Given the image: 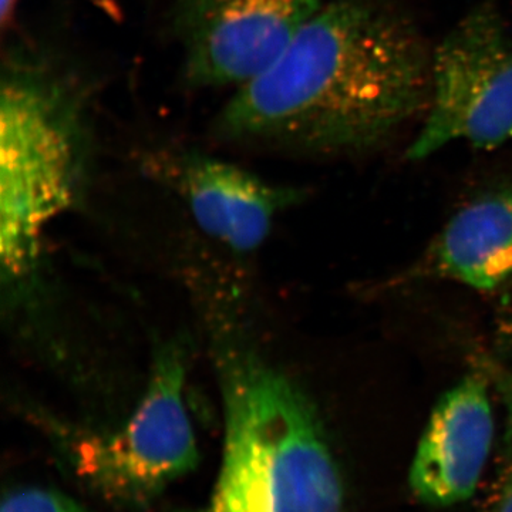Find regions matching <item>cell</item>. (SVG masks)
Segmentation results:
<instances>
[{"label": "cell", "mask_w": 512, "mask_h": 512, "mask_svg": "<svg viewBox=\"0 0 512 512\" xmlns=\"http://www.w3.org/2000/svg\"><path fill=\"white\" fill-rule=\"evenodd\" d=\"M19 2L20 0H0V22L3 29L8 28L13 22Z\"/></svg>", "instance_id": "12"}, {"label": "cell", "mask_w": 512, "mask_h": 512, "mask_svg": "<svg viewBox=\"0 0 512 512\" xmlns=\"http://www.w3.org/2000/svg\"><path fill=\"white\" fill-rule=\"evenodd\" d=\"M224 447L205 512H346L325 431L301 390L252 359L224 375Z\"/></svg>", "instance_id": "3"}, {"label": "cell", "mask_w": 512, "mask_h": 512, "mask_svg": "<svg viewBox=\"0 0 512 512\" xmlns=\"http://www.w3.org/2000/svg\"><path fill=\"white\" fill-rule=\"evenodd\" d=\"M146 163L158 180L181 194L198 227L231 251L261 247L276 214L298 197V191L195 151H160Z\"/></svg>", "instance_id": "7"}, {"label": "cell", "mask_w": 512, "mask_h": 512, "mask_svg": "<svg viewBox=\"0 0 512 512\" xmlns=\"http://www.w3.org/2000/svg\"><path fill=\"white\" fill-rule=\"evenodd\" d=\"M93 87L46 47L15 43L0 76V259L10 278L33 264L43 231L66 210L93 140Z\"/></svg>", "instance_id": "2"}, {"label": "cell", "mask_w": 512, "mask_h": 512, "mask_svg": "<svg viewBox=\"0 0 512 512\" xmlns=\"http://www.w3.org/2000/svg\"><path fill=\"white\" fill-rule=\"evenodd\" d=\"M494 440V414L484 377H464L444 393L421 434L409 483L420 503L467 501L483 476Z\"/></svg>", "instance_id": "8"}, {"label": "cell", "mask_w": 512, "mask_h": 512, "mask_svg": "<svg viewBox=\"0 0 512 512\" xmlns=\"http://www.w3.org/2000/svg\"><path fill=\"white\" fill-rule=\"evenodd\" d=\"M416 274L493 291L512 276V178L491 185L447 222Z\"/></svg>", "instance_id": "9"}, {"label": "cell", "mask_w": 512, "mask_h": 512, "mask_svg": "<svg viewBox=\"0 0 512 512\" xmlns=\"http://www.w3.org/2000/svg\"><path fill=\"white\" fill-rule=\"evenodd\" d=\"M322 0H175L173 26L191 87L244 86L279 59Z\"/></svg>", "instance_id": "6"}, {"label": "cell", "mask_w": 512, "mask_h": 512, "mask_svg": "<svg viewBox=\"0 0 512 512\" xmlns=\"http://www.w3.org/2000/svg\"><path fill=\"white\" fill-rule=\"evenodd\" d=\"M484 369L505 414L503 464L491 512H512V370L490 360L485 362Z\"/></svg>", "instance_id": "10"}, {"label": "cell", "mask_w": 512, "mask_h": 512, "mask_svg": "<svg viewBox=\"0 0 512 512\" xmlns=\"http://www.w3.org/2000/svg\"><path fill=\"white\" fill-rule=\"evenodd\" d=\"M430 89L431 52L409 13L389 0H333L239 87L215 128L237 143L365 153L424 116Z\"/></svg>", "instance_id": "1"}, {"label": "cell", "mask_w": 512, "mask_h": 512, "mask_svg": "<svg viewBox=\"0 0 512 512\" xmlns=\"http://www.w3.org/2000/svg\"><path fill=\"white\" fill-rule=\"evenodd\" d=\"M511 140L512 37L485 0L431 52L429 109L407 158L426 160L457 141L493 150Z\"/></svg>", "instance_id": "4"}, {"label": "cell", "mask_w": 512, "mask_h": 512, "mask_svg": "<svg viewBox=\"0 0 512 512\" xmlns=\"http://www.w3.org/2000/svg\"><path fill=\"white\" fill-rule=\"evenodd\" d=\"M0 512H89L60 491L43 487H20L5 494Z\"/></svg>", "instance_id": "11"}, {"label": "cell", "mask_w": 512, "mask_h": 512, "mask_svg": "<svg viewBox=\"0 0 512 512\" xmlns=\"http://www.w3.org/2000/svg\"><path fill=\"white\" fill-rule=\"evenodd\" d=\"M187 360L180 346L161 349L146 392L120 430L77 447L80 476L113 503H150L198 463L187 402Z\"/></svg>", "instance_id": "5"}]
</instances>
